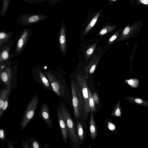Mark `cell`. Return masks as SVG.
Masks as SVG:
<instances>
[{
  "label": "cell",
  "mask_w": 148,
  "mask_h": 148,
  "mask_svg": "<svg viewBox=\"0 0 148 148\" xmlns=\"http://www.w3.org/2000/svg\"><path fill=\"white\" fill-rule=\"evenodd\" d=\"M79 120H77L76 122V128L77 134L79 140L82 143L84 140V133L83 127Z\"/></svg>",
  "instance_id": "cell-19"
},
{
  "label": "cell",
  "mask_w": 148,
  "mask_h": 148,
  "mask_svg": "<svg viewBox=\"0 0 148 148\" xmlns=\"http://www.w3.org/2000/svg\"><path fill=\"white\" fill-rule=\"evenodd\" d=\"M44 18V16L42 15H33L28 16V18L27 17L25 18H23L21 20L19 23L21 25H30L43 19Z\"/></svg>",
  "instance_id": "cell-13"
},
{
  "label": "cell",
  "mask_w": 148,
  "mask_h": 148,
  "mask_svg": "<svg viewBox=\"0 0 148 148\" xmlns=\"http://www.w3.org/2000/svg\"><path fill=\"white\" fill-rule=\"evenodd\" d=\"M14 43L13 40H9L0 47V61L9 63L11 62L10 51Z\"/></svg>",
  "instance_id": "cell-11"
},
{
  "label": "cell",
  "mask_w": 148,
  "mask_h": 148,
  "mask_svg": "<svg viewBox=\"0 0 148 148\" xmlns=\"http://www.w3.org/2000/svg\"><path fill=\"white\" fill-rule=\"evenodd\" d=\"M116 28L115 26H108L106 27L103 29L100 32V34L101 35H103L106 34L107 31L110 30H112Z\"/></svg>",
  "instance_id": "cell-29"
},
{
  "label": "cell",
  "mask_w": 148,
  "mask_h": 148,
  "mask_svg": "<svg viewBox=\"0 0 148 148\" xmlns=\"http://www.w3.org/2000/svg\"><path fill=\"white\" fill-rule=\"evenodd\" d=\"M30 148H42V144L34 137L31 136L29 139Z\"/></svg>",
  "instance_id": "cell-22"
},
{
  "label": "cell",
  "mask_w": 148,
  "mask_h": 148,
  "mask_svg": "<svg viewBox=\"0 0 148 148\" xmlns=\"http://www.w3.org/2000/svg\"><path fill=\"white\" fill-rule=\"evenodd\" d=\"M65 119L68 131V137L71 145L72 143L77 144L79 140L72 115L67 107L61 100H59L58 104Z\"/></svg>",
  "instance_id": "cell-3"
},
{
  "label": "cell",
  "mask_w": 148,
  "mask_h": 148,
  "mask_svg": "<svg viewBox=\"0 0 148 148\" xmlns=\"http://www.w3.org/2000/svg\"><path fill=\"white\" fill-rule=\"evenodd\" d=\"M46 66H44V70L53 90V92L59 97L64 99L70 106V95L65 86L62 84L56 74L52 70H48Z\"/></svg>",
  "instance_id": "cell-2"
},
{
  "label": "cell",
  "mask_w": 148,
  "mask_h": 148,
  "mask_svg": "<svg viewBox=\"0 0 148 148\" xmlns=\"http://www.w3.org/2000/svg\"><path fill=\"white\" fill-rule=\"evenodd\" d=\"M108 127L110 130L112 131L115 130L116 129L115 125L112 123L110 122L108 123Z\"/></svg>",
  "instance_id": "cell-33"
},
{
  "label": "cell",
  "mask_w": 148,
  "mask_h": 148,
  "mask_svg": "<svg viewBox=\"0 0 148 148\" xmlns=\"http://www.w3.org/2000/svg\"><path fill=\"white\" fill-rule=\"evenodd\" d=\"M39 101L38 95L37 94L33 97L28 103L19 124V127L21 130H24L26 126L33 119Z\"/></svg>",
  "instance_id": "cell-5"
},
{
  "label": "cell",
  "mask_w": 148,
  "mask_h": 148,
  "mask_svg": "<svg viewBox=\"0 0 148 148\" xmlns=\"http://www.w3.org/2000/svg\"><path fill=\"white\" fill-rule=\"evenodd\" d=\"M121 109L120 107V102L119 101L116 104L114 109L111 114L110 116L120 117L123 118L121 112Z\"/></svg>",
  "instance_id": "cell-21"
},
{
  "label": "cell",
  "mask_w": 148,
  "mask_h": 148,
  "mask_svg": "<svg viewBox=\"0 0 148 148\" xmlns=\"http://www.w3.org/2000/svg\"><path fill=\"white\" fill-rule=\"evenodd\" d=\"M17 65L14 62L0 61V78L5 87L12 89L16 87Z\"/></svg>",
  "instance_id": "cell-1"
},
{
  "label": "cell",
  "mask_w": 148,
  "mask_h": 148,
  "mask_svg": "<svg viewBox=\"0 0 148 148\" xmlns=\"http://www.w3.org/2000/svg\"><path fill=\"white\" fill-rule=\"evenodd\" d=\"M72 104L75 116L79 120L82 117L84 103L81 90L79 86L72 81L71 83Z\"/></svg>",
  "instance_id": "cell-4"
},
{
  "label": "cell",
  "mask_w": 148,
  "mask_h": 148,
  "mask_svg": "<svg viewBox=\"0 0 148 148\" xmlns=\"http://www.w3.org/2000/svg\"><path fill=\"white\" fill-rule=\"evenodd\" d=\"M22 145V148H30V146L29 145V137L27 136L26 138L25 141L24 140H23Z\"/></svg>",
  "instance_id": "cell-30"
},
{
  "label": "cell",
  "mask_w": 148,
  "mask_h": 148,
  "mask_svg": "<svg viewBox=\"0 0 148 148\" xmlns=\"http://www.w3.org/2000/svg\"><path fill=\"white\" fill-rule=\"evenodd\" d=\"M93 51V49L90 48L88 49L86 51V53L88 55H90L91 54Z\"/></svg>",
  "instance_id": "cell-34"
},
{
  "label": "cell",
  "mask_w": 148,
  "mask_h": 148,
  "mask_svg": "<svg viewBox=\"0 0 148 148\" xmlns=\"http://www.w3.org/2000/svg\"><path fill=\"white\" fill-rule=\"evenodd\" d=\"M32 76L35 81L38 84H41L46 90L53 91L46 74L40 66L33 68Z\"/></svg>",
  "instance_id": "cell-8"
},
{
  "label": "cell",
  "mask_w": 148,
  "mask_h": 148,
  "mask_svg": "<svg viewBox=\"0 0 148 148\" xmlns=\"http://www.w3.org/2000/svg\"><path fill=\"white\" fill-rule=\"evenodd\" d=\"M59 36V43L61 52L63 55L65 53L66 49V36L64 27L62 25Z\"/></svg>",
  "instance_id": "cell-15"
},
{
  "label": "cell",
  "mask_w": 148,
  "mask_h": 148,
  "mask_svg": "<svg viewBox=\"0 0 148 148\" xmlns=\"http://www.w3.org/2000/svg\"><path fill=\"white\" fill-rule=\"evenodd\" d=\"M12 89L10 87H5L0 90V110L1 109L6 98L9 97Z\"/></svg>",
  "instance_id": "cell-17"
},
{
  "label": "cell",
  "mask_w": 148,
  "mask_h": 148,
  "mask_svg": "<svg viewBox=\"0 0 148 148\" xmlns=\"http://www.w3.org/2000/svg\"><path fill=\"white\" fill-rule=\"evenodd\" d=\"M124 98L127 101L134 104L148 107V101L139 97L132 96H126Z\"/></svg>",
  "instance_id": "cell-16"
},
{
  "label": "cell",
  "mask_w": 148,
  "mask_h": 148,
  "mask_svg": "<svg viewBox=\"0 0 148 148\" xmlns=\"http://www.w3.org/2000/svg\"><path fill=\"white\" fill-rule=\"evenodd\" d=\"M77 82L81 90L84 100V106L82 118L86 120L90 112L87 82L85 77L82 75H77Z\"/></svg>",
  "instance_id": "cell-7"
},
{
  "label": "cell",
  "mask_w": 148,
  "mask_h": 148,
  "mask_svg": "<svg viewBox=\"0 0 148 148\" xmlns=\"http://www.w3.org/2000/svg\"><path fill=\"white\" fill-rule=\"evenodd\" d=\"M89 121V131L90 138L95 140L97 135V129L94 120V112H91Z\"/></svg>",
  "instance_id": "cell-14"
},
{
  "label": "cell",
  "mask_w": 148,
  "mask_h": 148,
  "mask_svg": "<svg viewBox=\"0 0 148 148\" xmlns=\"http://www.w3.org/2000/svg\"><path fill=\"white\" fill-rule=\"evenodd\" d=\"M94 101L96 103L98 104L99 103V99L97 94L94 92L93 95Z\"/></svg>",
  "instance_id": "cell-31"
},
{
  "label": "cell",
  "mask_w": 148,
  "mask_h": 148,
  "mask_svg": "<svg viewBox=\"0 0 148 148\" xmlns=\"http://www.w3.org/2000/svg\"><path fill=\"white\" fill-rule=\"evenodd\" d=\"M100 12H98L97 14L93 18L91 21L88 25L87 27L85 29L84 33L86 34L94 26L97 22L98 18L99 16Z\"/></svg>",
  "instance_id": "cell-23"
},
{
  "label": "cell",
  "mask_w": 148,
  "mask_h": 148,
  "mask_svg": "<svg viewBox=\"0 0 148 148\" xmlns=\"http://www.w3.org/2000/svg\"><path fill=\"white\" fill-rule=\"evenodd\" d=\"M88 102L90 107V112L94 113L96 110L95 102L94 101L93 95L89 88L88 87Z\"/></svg>",
  "instance_id": "cell-20"
},
{
  "label": "cell",
  "mask_w": 148,
  "mask_h": 148,
  "mask_svg": "<svg viewBox=\"0 0 148 148\" xmlns=\"http://www.w3.org/2000/svg\"><path fill=\"white\" fill-rule=\"evenodd\" d=\"M56 110L63 140L64 143H66L68 136V131L66 122L58 104L56 105Z\"/></svg>",
  "instance_id": "cell-10"
},
{
  "label": "cell",
  "mask_w": 148,
  "mask_h": 148,
  "mask_svg": "<svg viewBox=\"0 0 148 148\" xmlns=\"http://www.w3.org/2000/svg\"><path fill=\"white\" fill-rule=\"evenodd\" d=\"M32 32V30L30 29L25 28L18 35L15 49V53L16 55H20L25 49Z\"/></svg>",
  "instance_id": "cell-9"
},
{
  "label": "cell",
  "mask_w": 148,
  "mask_h": 148,
  "mask_svg": "<svg viewBox=\"0 0 148 148\" xmlns=\"http://www.w3.org/2000/svg\"><path fill=\"white\" fill-rule=\"evenodd\" d=\"M39 115L49 127H52V120L49 107L46 102L41 106L39 112Z\"/></svg>",
  "instance_id": "cell-12"
},
{
  "label": "cell",
  "mask_w": 148,
  "mask_h": 148,
  "mask_svg": "<svg viewBox=\"0 0 148 148\" xmlns=\"http://www.w3.org/2000/svg\"></svg>",
  "instance_id": "cell-36"
},
{
  "label": "cell",
  "mask_w": 148,
  "mask_h": 148,
  "mask_svg": "<svg viewBox=\"0 0 148 148\" xmlns=\"http://www.w3.org/2000/svg\"><path fill=\"white\" fill-rule=\"evenodd\" d=\"M10 3V0H3L1 12V16H3L5 14Z\"/></svg>",
  "instance_id": "cell-26"
},
{
  "label": "cell",
  "mask_w": 148,
  "mask_h": 148,
  "mask_svg": "<svg viewBox=\"0 0 148 148\" xmlns=\"http://www.w3.org/2000/svg\"><path fill=\"white\" fill-rule=\"evenodd\" d=\"M0 140L2 144L8 141L6 138V133L3 128H1L0 130Z\"/></svg>",
  "instance_id": "cell-28"
},
{
  "label": "cell",
  "mask_w": 148,
  "mask_h": 148,
  "mask_svg": "<svg viewBox=\"0 0 148 148\" xmlns=\"http://www.w3.org/2000/svg\"><path fill=\"white\" fill-rule=\"evenodd\" d=\"M9 97H8L6 98L3 104L2 108L0 110V119L2 116L4 112L9 106Z\"/></svg>",
  "instance_id": "cell-27"
},
{
  "label": "cell",
  "mask_w": 148,
  "mask_h": 148,
  "mask_svg": "<svg viewBox=\"0 0 148 148\" xmlns=\"http://www.w3.org/2000/svg\"><path fill=\"white\" fill-rule=\"evenodd\" d=\"M130 3L133 5L148 6V0H130Z\"/></svg>",
  "instance_id": "cell-25"
},
{
  "label": "cell",
  "mask_w": 148,
  "mask_h": 148,
  "mask_svg": "<svg viewBox=\"0 0 148 148\" xmlns=\"http://www.w3.org/2000/svg\"><path fill=\"white\" fill-rule=\"evenodd\" d=\"M96 68V65H92V66L91 67L90 71V73H92L94 71L95 69Z\"/></svg>",
  "instance_id": "cell-35"
},
{
  "label": "cell",
  "mask_w": 148,
  "mask_h": 148,
  "mask_svg": "<svg viewBox=\"0 0 148 148\" xmlns=\"http://www.w3.org/2000/svg\"><path fill=\"white\" fill-rule=\"evenodd\" d=\"M142 25L140 19L138 20L131 25L128 23L122 30L118 40H125L135 36L141 30Z\"/></svg>",
  "instance_id": "cell-6"
},
{
  "label": "cell",
  "mask_w": 148,
  "mask_h": 148,
  "mask_svg": "<svg viewBox=\"0 0 148 148\" xmlns=\"http://www.w3.org/2000/svg\"><path fill=\"white\" fill-rule=\"evenodd\" d=\"M14 142H12L11 140H9L7 144V147L8 148H14L13 145Z\"/></svg>",
  "instance_id": "cell-32"
},
{
  "label": "cell",
  "mask_w": 148,
  "mask_h": 148,
  "mask_svg": "<svg viewBox=\"0 0 148 148\" xmlns=\"http://www.w3.org/2000/svg\"><path fill=\"white\" fill-rule=\"evenodd\" d=\"M13 32L2 31L0 33V47L12 38Z\"/></svg>",
  "instance_id": "cell-18"
},
{
  "label": "cell",
  "mask_w": 148,
  "mask_h": 148,
  "mask_svg": "<svg viewBox=\"0 0 148 148\" xmlns=\"http://www.w3.org/2000/svg\"><path fill=\"white\" fill-rule=\"evenodd\" d=\"M125 83L130 86L132 88L137 87L139 85V81L136 79L132 78L126 79L125 81Z\"/></svg>",
  "instance_id": "cell-24"
}]
</instances>
